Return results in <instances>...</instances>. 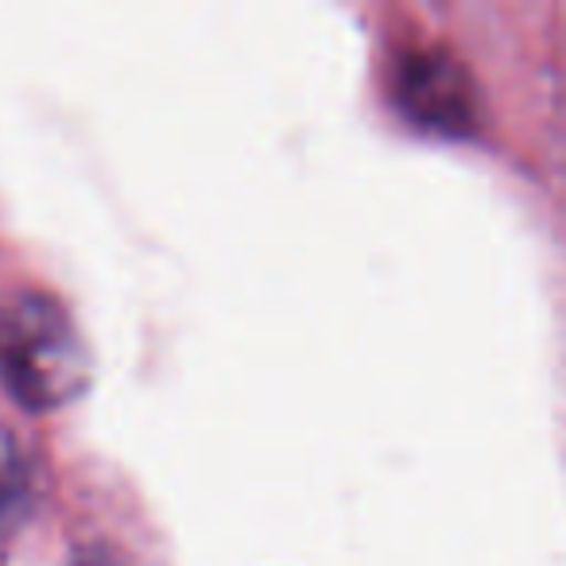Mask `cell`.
<instances>
[{
	"label": "cell",
	"instance_id": "obj_1",
	"mask_svg": "<svg viewBox=\"0 0 566 566\" xmlns=\"http://www.w3.org/2000/svg\"><path fill=\"white\" fill-rule=\"evenodd\" d=\"M0 380L32 411H55L86 388V338L51 292L17 287L0 295Z\"/></svg>",
	"mask_w": 566,
	"mask_h": 566
},
{
	"label": "cell",
	"instance_id": "obj_2",
	"mask_svg": "<svg viewBox=\"0 0 566 566\" xmlns=\"http://www.w3.org/2000/svg\"><path fill=\"white\" fill-rule=\"evenodd\" d=\"M32 501V465L9 427H0V535L9 532Z\"/></svg>",
	"mask_w": 566,
	"mask_h": 566
},
{
	"label": "cell",
	"instance_id": "obj_3",
	"mask_svg": "<svg viewBox=\"0 0 566 566\" xmlns=\"http://www.w3.org/2000/svg\"><path fill=\"white\" fill-rule=\"evenodd\" d=\"M71 566H136V563L120 547H113V543L94 539V543H86V547L74 551Z\"/></svg>",
	"mask_w": 566,
	"mask_h": 566
}]
</instances>
